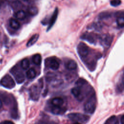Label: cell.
Instances as JSON below:
<instances>
[{
  "label": "cell",
  "mask_w": 124,
  "mask_h": 124,
  "mask_svg": "<svg viewBox=\"0 0 124 124\" xmlns=\"http://www.w3.org/2000/svg\"><path fill=\"white\" fill-rule=\"evenodd\" d=\"M55 78V75L52 73H48L46 76V80L48 81H50L53 80Z\"/></svg>",
  "instance_id": "4316f807"
},
{
  "label": "cell",
  "mask_w": 124,
  "mask_h": 124,
  "mask_svg": "<svg viewBox=\"0 0 124 124\" xmlns=\"http://www.w3.org/2000/svg\"><path fill=\"white\" fill-rule=\"evenodd\" d=\"M104 124H119L117 118L113 115L108 118L105 122Z\"/></svg>",
  "instance_id": "ffe728a7"
},
{
  "label": "cell",
  "mask_w": 124,
  "mask_h": 124,
  "mask_svg": "<svg viewBox=\"0 0 124 124\" xmlns=\"http://www.w3.org/2000/svg\"><path fill=\"white\" fill-rule=\"evenodd\" d=\"M100 41L105 47H109L112 42V37L109 34H104L101 37Z\"/></svg>",
  "instance_id": "ba28073f"
},
{
  "label": "cell",
  "mask_w": 124,
  "mask_h": 124,
  "mask_svg": "<svg viewBox=\"0 0 124 124\" xmlns=\"http://www.w3.org/2000/svg\"><path fill=\"white\" fill-rule=\"evenodd\" d=\"M67 69L70 70H74L77 69V62L74 60H70L69 61L66 65Z\"/></svg>",
  "instance_id": "2e32d148"
},
{
  "label": "cell",
  "mask_w": 124,
  "mask_h": 124,
  "mask_svg": "<svg viewBox=\"0 0 124 124\" xmlns=\"http://www.w3.org/2000/svg\"><path fill=\"white\" fill-rule=\"evenodd\" d=\"M81 38L92 44H94L95 42V36L92 33L85 32L81 36Z\"/></svg>",
  "instance_id": "8fae6325"
},
{
  "label": "cell",
  "mask_w": 124,
  "mask_h": 124,
  "mask_svg": "<svg viewBox=\"0 0 124 124\" xmlns=\"http://www.w3.org/2000/svg\"><path fill=\"white\" fill-rule=\"evenodd\" d=\"M58 15V10L56 8L55 9V11H54V12H53V13L51 17V18L49 20L48 27L47 28V31L50 30L51 28V27L53 26L54 23H55V21H56Z\"/></svg>",
  "instance_id": "7c38bea8"
},
{
  "label": "cell",
  "mask_w": 124,
  "mask_h": 124,
  "mask_svg": "<svg viewBox=\"0 0 124 124\" xmlns=\"http://www.w3.org/2000/svg\"><path fill=\"white\" fill-rule=\"evenodd\" d=\"M26 76L28 78L32 79L36 76V72L33 68L29 69L26 72Z\"/></svg>",
  "instance_id": "44dd1931"
},
{
  "label": "cell",
  "mask_w": 124,
  "mask_h": 124,
  "mask_svg": "<svg viewBox=\"0 0 124 124\" xmlns=\"http://www.w3.org/2000/svg\"><path fill=\"white\" fill-rule=\"evenodd\" d=\"M8 4V1L7 0H0V8L2 9L5 7Z\"/></svg>",
  "instance_id": "f1b7e54d"
},
{
  "label": "cell",
  "mask_w": 124,
  "mask_h": 124,
  "mask_svg": "<svg viewBox=\"0 0 124 124\" xmlns=\"http://www.w3.org/2000/svg\"><path fill=\"white\" fill-rule=\"evenodd\" d=\"M66 110V108L62 106H52L50 108L51 113L56 115H62L63 114Z\"/></svg>",
  "instance_id": "30bf717a"
},
{
  "label": "cell",
  "mask_w": 124,
  "mask_h": 124,
  "mask_svg": "<svg viewBox=\"0 0 124 124\" xmlns=\"http://www.w3.org/2000/svg\"><path fill=\"white\" fill-rule=\"evenodd\" d=\"M121 124H124V116L122 115L121 118Z\"/></svg>",
  "instance_id": "4dcf8cb0"
},
{
  "label": "cell",
  "mask_w": 124,
  "mask_h": 124,
  "mask_svg": "<svg viewBox=\"0 0 124 124\" xmlns=\"http://www.w3.org/2000/svg\"><path fill=\"white\" fill-rule=\"evenodd\" d=\"M15 16L16 18L18 19L23 20L25 18L26 16V14L24 11L22 10H19L16 13Z\"/></svg>",
  "instance_id": "ac0fdd59"
},
{
  "label": "cell",
  "mask_w": 124,
  "mask_h": 124,
  "mask_svg": "<svg viewBox=\"0 0 124 124\" xmlns=\"http://www.w3.org/2000/svg\"><path fill=\"white\" fill-rule=\"evenodd\" d=\"M117 25L123 28L124 26V16H121V17H118L117 18Z\"/></svg>",
  "instance_id": "d4e9b609"
},
{
  "label": "cell",
  "mask_w": 124,
  "mask_h": 124,
  "mask_svg": "<svg viewBox=\"0 0 124 124\" xmlns=\"http://www.w3.org/2000/svg\"><path fill=\"white\" fill-rule=\"evenodd\" d=\"M3 124H15L13 122H12V121H4L3 123Z\"/></svg>",
  "instance_id": "f546056e"
},
{
  "label": "cell",
  "mask_w": 124,
  "mask_h": 124,
  "mask_svg": "<svg viewBox=\"0 0 124 124\" xmlns=\"http://www.w3.org/2000/svg\"><path fill=\"white\" fill-rule=\"evenodd\" d=\"M110 16V14L108 12H103L99 14V18L100 19H105L106 18H108Z\"/></svg>",
  "instance_id": "484cf974"
},
{
  "label": "cell",
  "mask_w": 124,
  "mask_h": 124,
  "mask_svg": "<svg viewBox=\"0 0 124 124\" xmlns=\"http://www.w3.org/2000/svg\"><path fill=\"white\" fill-rule=\"evenodd\" d=\"M32 62L36 64V65H40L42 62V57L40 54H35L32 56Z\"/></svg>",
  "instance_id": "d6986e66"
},
{
  "label": "cell",
  "mask_w": 124,
  "mask_h": 124,
  "mask_svg": "<svg viewBox=\"0 0 124 124\" xmlns=\"http://www.w3.org/2000/svg\"><path fill=\"white\" fill-rule=\"evenodd\" d=\"M68 117L72 121L79 123H86L89 119L88 115L79 113H71L68 115Z\"/></svg>",
  "instance_id": "7a4b0ae2"
},
{
  "label": "cell",
  "mask_w": 124,
  "mask_h": 124,
  "mask_svg": "<svg viewBox=\"0 0 124 124\" xmlns=\"http://www.w3.org/2000/svg\"><path fill=\"white\" fill-rule=\"evenodd\" d=\"M24 1H28L29 0H23Z\"/></svg>",
  "instance_id": "836d02e7"
},
{
  "label": "cell",
  "mask_w": 124,
  "mask_h": 124,
  "mask_svg": "<svg viewBox=\"0 0 124 124\" xmlns=\"http://www.w3.org/2000/svg\"><path fill=\"white\" fill-rule=\"evenodd\" d=\"M43 84H40L39 86L36 85H33L30 89V96L31 98L33 100L36 101L39 98V95L40 93V89L42 87Z\"/></svg>",
  "instance_id": "277c9868"
},
{
  "label": "cell",
  "mask_w": 124,
  "mask_h": 124,
  "mask_svg": "<svg viewBox=\"0 0 124 124\" xmlns=\"http://www.w3.org/2000/svg\"><path fill=\"white\" fill-rule=\"evenodd\" d=\"M87 83H88V82L85 79L80 78L78 79V80L76 81V86L80 87V86H82L86 84Z\"/></svg>",
  "instance_id": "603a6c76"
},
{
  "label": "cell",
  "mask_w": 124,
  "mask_h": 124,
  "mask_svg": "<svg viewBox=\"0 0 124 124\" xmlns=\"http://www.w3.org/2000/svg\"><path fill=\"white\" fill-rule=\"evenodd\" d=\"M96 107V97L95 94L93 93L88 97V99L84 105V110L88 113L93 114Z\"/></svg>",
  "instance_id": "6da1fadb"
},
{
  "label": "cell",
  "mask_w": 124,
  "mask_h": 124,
  "mask_svg": "<svg viewBox=\"0 0 124 124\" xmlns=\"http://www.w3.org/2000/svg\"><path fill=\"white\" fill-rule=\"evenodd\" d=\"M11 73L14 75L17 83H22L25 80V76L24 74L17 68H13L11 71Z\"/></svg>",
  "instance_id": "8992f818"
},
{
  "label": "cell",
  "mask_w": 124,
  "mask_h": 124,
  "mask_svg": "<svg viewBox=\"0 0 124 124\" xmlns=\"http://www.w3.org/2000/svg\"><path fill=\"white\" fill-rule=\"evenodd\" d=\"M51 103L52 106H62L63 104V100L61 97H55L51 100Z\"/></svg>",
  "instance_id": "5bb4252c"
},
{
  "label": "cell",
  "mask_w": 124,
  "mask_h": 124,
  "mask_svg": "<svg viewBox=\"0 0 124 124\" xmlns=\"http://www.w3.org/2000/svg\"><path fill=\"white\" fill-rule=\"evenodd\" d=\"M74 124H81L80 123H78V122H76Z\"/></svg>",
  "instance_id": "d6a6232c"
},
{
  "label": "cell",
  "mask_w": 124,
  "mask_h": 124,
  "mask_svg": "<svg viewBox=\"0 0 124 124\" xmlns=\"http://www.w3.org/2000/svg\"><path fill=\"white\" fill-rule=\"evenodd\" d=\"M30 64V61L27 58H25L23 59L21 62V66L22 68L24 70L27 69L29 67Z\"/></svg>",
  "instance_id": "7402d4cb"
},
{
  "label": "cell",
  "mask_w": 124,
  "mask_h": 124,
  "mask_svg": "<svg viewBox=\"0 0 124 124\" xmlns=\"http://www.w3.org/2000/svg\"><path fill=\"white\" fill-rule=\"evenodd\" d=\"M77 50L79 56L82 58L87 57L89 54L88 46L83 42H80L77 47Z\"/></svg>",
  "instance_id": "5b68a950"
},
{
  "label": "cell",
  "mask_w": 124,
  "mask_h": 124,
  "mask_svg": "<svg viewBox=\"0 0 124 124\" xmlns=\"http://www.w3.org/2000/svg\"><path fill=\"white\" fill-rule=\"evenodd\" d=\"M71 93L79 101L83 100L85 97L84 92L82 88L80 87L76 86L72 89Z\"/></svg>",
  "instance_id": "52a82bcc"
},
{
  "label": "cell",
  "mask_w": 124,
  "mask_h": 124,
  "mask_svg": "<svg viewBox=\"0 0 124 124\" xmlns=\"http://www.w3.org/2000/svg\"><path fill=\"white\" fill-rule=\"evenodd\" d=\"M47 65L52 70H56L59 68L60 63L57 59H56L54 57H52L51 58H49V60L48 61L47 60Z\"/></svg>",
  "instance_id": "9c48e42d"
},
{
  "label": "cell",
  "mask_w": 124,
  "mask_h": 124,
  "mask_svg": "<svg viewBox=\"0 0 124 124\" xmlns=\"http://www.w3.org/2000/svg\"><path fill=\"white\" fill-rule=\"evenodd\" d=\"M121 3V0H111L110 2V4L112 6H118Z\"/></svg>",
  "instance_id": "83f0119b"
},
{
  "label": "cell",
  "mask_w": 124,
  "mask_h": 124,
  "mask_svg": "<svg viewBox=\"0 0 124 124\" xmlns=\"http://www.w3.org/2000/svg\"><path fill=\"white\" fill-rule=\"evenodd\" d=\"M22 3L19 1H13L12 3V7L14 9H18L21 8L22 6Z\"/></svg>",
  "instance_id": "cb8c5ba5"
},
{
  "label": "cell",
  "mask_w": 124,
  "mask_h": 124,
  "mask_svg": "<svg viewBox=\"0 0 124 124\" xmlns=\"http://www.w3.org/2000/svg\"><path fill=\"white\" fill-rule=\"evenodd\" d=\"M28 13L32 16H36L38 13V9L35 6H30L28 8Z\"/></svg>",
  "instance_id": "e0dca14e"
},
{
  "label": "cell",
  "mask_w": 124,
  "mask_h": 124,
  "mask_svg": "<svg viewBox=\"0 0 124 124\" xmlns=\"http://www.w3.org/2000/svg\"><path fill=\"white\" fill-rule=\"evenodd\" d=\"M39 38V34L38 33H36L33 35L31 37L28 43H27V46L28 47H30L32 45H33L38 40Z\"/></svg>",
  "instance_id": "9a60e30c"
},
{
  "label": "cell",
  "mask_w": 124,
  "mask_h": 124,
  "mask_svg": "<svg viewBox=\"0 0 124 124\" xmlns=\"http://www.w3.org/2000/svg\"><path fill=\"white\" fill-rule=\"evenodd\" d=\"M1 107H2V102H1V100H0V108H1Z\"/></svg>",
  "instance_id": "1f68e13d"
},
{
  "label": "cell",
  "mask_w": 124,
  "mask_h": 124,
  "mask_svg": "<svg viewBox=\"0 0 124 124\" xmlns=\"http://www.w3.org/2000/svg\"><path fill=\"white\" fill-rule=\"evenodd\" d=\"M0 84L7 89H11L15 87L16 83L13 78L9 75H5L0 80Z\"/></svg>",
  "instance_id": "3957f363"
},
{
  "label": "cell",
  "mask_w": 124,
  "mask_h": 124,
  "mask_svg": "<svg viewBox=\"0 0 124 124\" xmlns=\"http://www.w3.org/2000/svg\"><path fill=\"white\" fill-rule=\"evenodd\" d=\"M9 25L11 28L15 30H17L20 27V23L18 21L14 18H11L9 20Z\"/></svg>",
  "instance_id": "4fadbf2b"
}]
</instances>
